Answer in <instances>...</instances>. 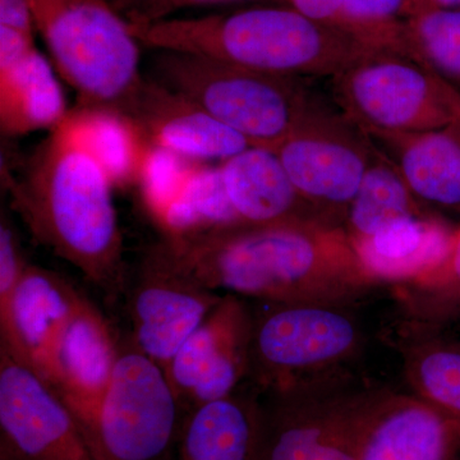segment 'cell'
Returning a JSON list of instances; mask_svg holds the SVG:
<instances>
[{
  "label": "cell",
  "mask_w": 460,
  "mask_h": 460,
  "mask_svg": "<svg viewBox=\"0 0 460 460\" xmlns=\"http://www.w3.org/2000/svg\"><path fill=\"white\" fill-rule=\"evenodd\" d=\"M151 247L208 289L265 304L343 305L378 286L344 226L320 219L166 232Z\"/></svg>",
  "instance_id": "cell-1"
},
{
  "label": "cell",
  "mask_w": 460,
  "mask_h": 460,
  "mask_svg": "<svg viewBox=\"0 0 460 460\" xmlns=\"http://www.w3.org/2000/svg\"><path fill=\"white\" fill-rule=\"evenodd\" d=\"M32 237L111 296L124 288L123 235L113 177L72 114L36 146L17 175L3 172Z\"/></svg>",
  "instance_id": "cell-2"
},
{
  "label": "cell",
  "mask_w": 460,
  "mask_h": 460,
  "mask_svg": "<svg viewBox=\"0 0 460 460\" xmlns=\"http://www.w3.org/2000/svg\"><path fill=\"white\" fill-rule=\"evenodd\" d=\"M144 47L213 58L262 74L337 77L375 51L352 33L295 8H251L129 25Z\"/></svg>",
  "instance_id": "cell-3"
},
{
  "label": "cell",
  "mask_w": 460,
  "mask_h": 460,
  "mask_svg": "<svg viewBox=\"0 0 460 460\" xmlns=\"http://www.w3.org/2000/svg\"><path fill=\"white\" fill-rule=\"evenodd\" d=\"M78 113L126 119L145 81L140 42L109 0H27Z\"/></svg>",
  "instance_id": "cell-4"
},
{
  "label": "cell",
  "mask_w": 460,
  "mask_h": 460,
  "mask_svg": "<svg viewBox=\"0 0 460 460\" xmlns=\"http://www.w3.org/2000/svg\"><path fill=\"white\" fill-rule=\"evenodd\" d=\"M153 77L246 138L275 150L326 100L305 78L262 74L213 58L160 51Z\"/></svg>",
  "instance_id": "cell-5"
},
{
  "label": "cell",
  "mask_w": 460,
  "mask_h": 460,
  "mask_svg": "<svg viewBox=\"0 0 460 460\" xmlns=\"http://www.w3.org/2000/svg\"><path fill=\"white\" fill-rule=\"evenodd\" d=\"M181 411L164 368L128 341L86 438L98 460H166Z\"/></svg>",
  "instance_id": "cell-6"
},
{
  "label": "cell",
  "mask_w": 460,
  "mask_h": 460,
  "mask_svg": "<svg viewBox=\"0 0 460 460\" xmlns=\"http://www.w3.org/2000/svg\"><path fill=\"white\" fill-rule=\"evenodd\" d=\"M252 314L250 376L263 389L301 385L352 358L361 330L341 305L269 304Z\"/></svg>",
  "instance_id": "cell-7"
},
{
  "label": "cell",
  "mask_w": 460,
  "mask_h": 460,
  "mask_svg": "<svg viewBox=\"0 0 460 460\" xmlns=\"http://www.w3.org/2000/svg\"><path fill=\"white\" fill-rule=\"evenodd\" d=\"M330 81L332 102L362 128L422 132L458 119L452 87L399 54L375 51Z\"/></svg>",
  "instance_id": "cell-8"
},
{
  "label": "cell",
  "mask_w": 460,
  "mask_h": 460,
  "mask_svg": "<svg viewBox=\"0 0 460 460\" xmlns=\"http://www.w3.org/2000/svg\"><path fill=\"white\" fill-rule=\"evenodd\" d=\"M274 151L299 196L326 222L343 226L376 148L332 102L308 115Z\"/></svg>",
  "instance_id": "cell-9"
},
{
  "label": "cell",
  "mask_w": 460,
  "mask_h": 460,
  "mask_svg": "<svg viewBox=\"0 0 460 460\" xmlns=\"http://www.w3.org/2000/svg\"><path fill=\"white\" fill-rule=\"evenodd\" d=\"M269 392L257 460H359L370 393L313 389V383Z\"/></svg>",
  "instance_id": "cell-10"
},
{
  "label": "cell",
  "mask_w": 460,
  "mask_h": 460,
  "mask_svg": "<svg viewBox=\"0 0 460 460\" xmlns=\"http://www.w3.org/2000/svg\"><path fill=\"white\" fill-rule=\"evenodd\" d=\"M0 460H98L57 390L3 349Z\"/></svg>",
  "instance_id": "cell-11"
},
{
  "label": "cell",
  "mask_w": 460,
  "mask_h": 460,
  "mask_svg": "<svg viewBox=\"0 0 460 460\" xmlns=\"http://www.w3.org/2000/svg\"><path fill=\"white\" fill-rule=\"evenodd\" d=\"M252 313L241 296L226 295L166 367L184 411L219 401L250 376Z\"/></svg>",
  "instance_id": "cell-12"
},
{
  "label": "cell",
  "mask_w": 460,
  "mask_h": 460,
  "mask_svg": "<svg viewBox=\"0 0 460 460\" xmlns=\"http://www.w3.org/2000/svg\"><path fill=\"white\" fill-rule=\"evenodd\" d=\"M222 296L172 268L150 247L129 295V341L166 370Z\"/></svg>",
  "instance_id": "cell-13"
},
{
  "label": "cell",
  "mask_w": 460,
  "mask_h": 460,
  "mask_svg": "<svg viewBox=\"0 0 460 460\" xmlns=\"http://www.w3.org/2000/svg\"><path fill=\"white\" fill-rule=\"evenodd\" d=\"M84 298L59 272L29 263L0 308V349L49 383L58 345Z\"/></svg>",
  "instance_id": "cell-14"
},
{
  "label": "cell",
  "mask_w": 460,
  "mask_h": 460,
  "mask_svg": "<svg viewBox=\"0 0 460 460\" xmlns=\"http://www.w3.org/2000/svg\"><path fill=\"white\" fill-rule=\"evenodd\" d=\"M460 419L419 395L370 393L359 460H454Z\"/></svg>",
  "instance_id": "cell-15"
},
{
  "label": "cell",
  "mask_w": 460,
  "mask_h": 460,
  "mask_svg": "<svg viewBox=\"0 0 460 460\" xmlns=\"http://www.w3.org/2000/svg\"><path fill=\"white\" fill-rule=\"evenodd\" d=\"M124 122L162 150L192 159L223 163L251 147L195 102L151 77H145Z\"/></svg>",
  "instance_id": "cell-16"
},
{
  "label": "cell",
  "mask_w": 460,
  "mask_h": 460,
  "mask_svg": "<svg viewBox=\"0 0 460 460\" xmlns=\"http://www.w3.org/2000/svg\"><path fill=\"white\" fill-rule=\"evenodd\" d=\"M120 345L102 311L84 296L54 357L49 383L84 435L113 377Z\"/></svg>",
  "instance_id": "cell-17"
},
{
  "label": "cell",
  "mask_w": 460,
  "mask_h": 460,
  "mask_svg": "<svg viewBox=\"0 0 460 460\" xmlns=\"http://www.w3.org/2000/svg\"><path fill=\"white\" fill-rule=\"evenodd\" d=\"M362 129L395 165L420 204L460 208L459 115L453 123L429 131Z\"/></svg>",
  "instance_id": "cell-18"
},
{
  "label": "cell",
  "mask_w": 460,
  "mask_h": 460,
  "mask_svg": "<svg viewBox=\"0 0 460 460\" xmlns=\"http://www.w3.org/2000/svg\"><path fill=\"white\" fill-rule=\"evenodd\" d=\"M219 169L226 199L239 226L292 219L326 222L299 196L274 150L248 147L223 162Z\"/></svg>",
  "instance_id": "cell-19"
},
{
  "label": "cell",
  "mask_w": 460,
  "mask_h": 460,
  "mask_svg": "<svg viewBox=\"0 0 460 460\" xmlns=\"http://www.w3.org/2000/svg\"><path fill=\"white\" fill-rule=\"evenodd\" d=\"M453 232L432 215H413L352 243L372 279L399 286L434 268L447 252Z\"/></svg>",
  "instance_id": "cell-20"
},
{
  "label": "cell",
  "mask_w": 460,
  "mask_h": 460,
  "mask_svg": "<svg viewBox=\"0 0 460 460\" xmlns=\"http://www.w3.org/2000/svg\"><path fill=\"white\" fill-rule=\"evenodd\" d=\"M262 408L235 392L187 413L181 429L180 460H257Z\"/></svg>",
  "instance_id": "cell-21"
},
{
  "label": "cell",
  "mask_w": 460,
  "mask_h": 460,
  "mask_svg": "<svg viewBox=\"0 0 460 460\" xmlns=\"http://www.w3.org/2000/svg\"><path fill=\"white\" fill-rule=\"evenodd\" d=\"M69 113L57 71L38 49L7 71H0L3 136L20 137L54 131L66 122Z\"/></svg>",
  "instance_id": "cell-22"
},
{
  "label": "cell",
  "mask_w": 460,
  "mask_h": 460,
  "mask_svg": "<svg viewBox=\"0 0 460 460\" xmlns=\"http://www.w3.org/2000/svg\"><path fill=\"white\" fill-rule=\"evenodd\" d=\"M422 205L395 165L376 148L343 226L350 241H359L402 217L428 214Z\"/></svg>",
  "instance_id": "cell-23"
},
{
  "label": "cell",
  "mask_w": 460,
  "mask_h": 460,
  "mask_svg": "<svg viewBox=\"0 0 460 460\" xmlns=\"http://www.w3.org/2000/svg\"><path fill=\"white\" fill-rule=\"evenodd\" d=\"M401 56L460 93V8L426 5L402 25Z\"/></svg>",
  "instance_id": "cell-24"
},
{
  "label": "cell",
  "mask_w": 460,
  "mask_h": 460,
  "mask_svg": "<svg viewBox=\"0 0 460 460\" xmlns=\"http://www.w3.org/2000/svg\"><path fill=\"white\" fill-rule=\"evenodd\" d=\"M405 310L428 325L460 316V226L443 259L416 279L395 286Z\"/></svg>",
  "instance_id": "cell-25"
},
{
  "label": "cell",
  "mask_w": 460,
  "mask_h": 460,
  "mask_svg": "<svg viewBox=\"0 0 460 460\" xmlns=\"http://www.w3.org/2000/svg\"><path fill=\"white\" fill-rule=\"evenodd\" d=\"M405 368L417 395L460 419V341L416 345Z\"/></svg>",
  "instance_id": "cell-26"
},
{
  "label": "cell",
  "mask_w": 460,
  "mask_h": 460,
  "mask_svg": "<svg viewBox=\"0 0 460 460\" xmlns=\"http://www.w3.org/2000/svg\"><path fill=\"white\" fill-rule=\"evenodd\" d=\"M426 0H344L341 29L368 47L401 56L402 25Z\"/></svg>",
  "instance_id": "cell-27"
},
{
  "label": "cell",
  "mask_w": 460,
  "mask_h": 460,
  "mask_svg": "<svg viewBox=\"0 0 460 460\" xmlns=\"http://www.w3.org/2000/svg\"><path fill=\"white\" fill-rule=\"evenodd\" d=\"M226 2L234 0H109L129 25H151L171 20L181 9Z\"/></svg>",
  "instance_id": "cell-28"
},
{
  "label": "cell",
  "mask_w": 460,
  "mask_h": 460,
  "mask_svg": "<svg viewBox=\"0 0 460 460\" xmlns=\"http://www.w3.org/2000/svg\"><path fill=\"white\" fill-rule=\"evenodd\" d=\"M29 263L23 256L16 230L4 214L0 220V308L7 305L9 299L26 271Z\"/></svg>",
  "instance_id": "cell-29"
},
{
  "label": "cell",
  "mask_w": 460,
  "mask_h": 460,
  "mask_svg": "<svg viewBox=\"0 0 460 460\" xmlns=\"http://www.w3.org/2000/svg\"><path fill=\"white\" fill-rule=\"evenodd\" d=\"M35 49L33 35L0 26V71L22 62Z\"/></svg>",
  "instance_id": "cell-30"
},
{
  "label": "cell",
  "mask_w": 460,
  "mask_h": 460,
  "mask_svg": "<svg viewBox=\"0 0 460 460\" xmlns=\"http://www.w3.org/2000/svg\"><path fill=\"white\" fill-rule=\"evenodd\" d=\"M290 7L305 16L341 29L344 0H286Z\"/></svg>",
  "instance_id": "cell-31"
},
{
  "label": "cell",
  "mask_w": 460,
  "mask_h": 460,
  "mask_svg": "<svg viewBox=\"0 0 460 460\" xmlns=\"http://www.w3.org/2000/svg\"><path fill=\"white\" fill-rule=\"evenodd\" d=\"M0 26L33 35L35 22L27 0H0Z\"/></svg>",
  "instance_id": "cell-32"
},
{
  "label": "cell",
  "mask_w": 460,
  "mask_h": 460,
  "mask_svg": "<svg viewBox=\"0 0 460 460\" xmlns=\"http://www.w3.org/2000/svg\"><path fill=\"white\" fill-rule=\"evenodd\" d=\"M429 5L436 7L460 8V0H426Z\"/></svg>",
  "instance_id": "cell-33"
},
{
  "label": "cell",
  "mask_w": 460,
  "mask_h": 460,
  "mask_svg": "<svg viewBox=\"0 0 460 460\" xmlns=\"http://www.w3.org/2000/svg\"><path fill=\"white\" fill-rule=\"evenodd\" d=\"M452 99L454 108H456V113L460 117V93L458 90L454 89V87H452Z\"/></svg>",
  "instance_id": "cell-34"
}]
</instances>
